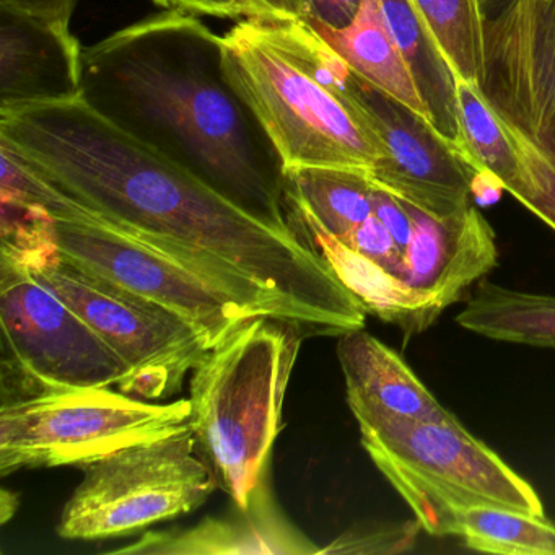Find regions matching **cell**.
Wrapping results in <instances>:
<instances>
[{"instance_id":"f546056e","label":"cell","mask_w":555,"mask_h":555,"mask_svg":"<svg viewBox=\"0 0 555 555\" xmlns=\"http://www.w3.org/2000/svg\"><path fill=\"white\" fill-rule=\"evenodd\" d=\"M0 5L69 30L77 0H0Z\"/></svg>"},{"instance_id":"484cf974","label":"cell","mask_w":555,"mask_h":555,"mask_svg":"<svg viewBox=\"0 0 555 555\" xmlns=\"http://www.w3.org/2000/svg\"><path fill=\"white\" fill-rule=\"evenodd\" d=\"M422 526L417 519L402 522H373L350 529L321 547L320 554H401L414 547Z\"/></svg>"},{"instance_id":"e0dca14e","label":"cell","mask_w":555,"mask_h":555,"mask_svg":"<svg viewBox=\"0 0 555 555\" xmlns=\"http://www.w3.org/2000/svg\"><path fill=\"white\" fill-rule=\"evenodd\" d=\"M308 24L357 76L434 125L424 96L389 34L379 0H362L356 17L347 27H327L321 22Z\"/></svg>"},{"instance_id":"7c38bea8","label":"cell","mask_w":555,"mask_h":555,"mask_svg":"<svg viewBox=\"0 0 555 555\" xmlns=\"http://www.w3.org/2000/svg\"><path fill=\"white\" fill-rule=\"evenodd\" d=\"M482 89L532 141L555 139V0H496L486 12Z\"/></svg>"},{"instance_id":"1f68e13d","label":"cell","mask_w":555,"mask_h":555,"mask_svg":"<svg viewBox=\"0 0 555 555\" xmlns=\"http://www.w3.org/2000/svg\"><path fill=\"white\" fill-rule=\"evenodd\" d=\"M249 18L266 21H294L301 18L298 0H246Z\"/></svg>"},{"instance_id":"6da1fadb","label":"cell","mask_w":555,"mask_h":555,"mask_svg":"<svg viewBox=\"0 0 555 555\" xmlns=\"http://www.w3.org/2000/svg\"><path fill=\"white\" fill-rule=\"evenodd\" d=\"M0 149L67 197L56 220L87 217L126 233L305 336L365 326L359 298L294 230L229 199L82 95L0 108Z\"/></svg>"},{"instance_id":"ac0fdd59","label":"cell","mask_w":555,"mask_h":555,"mask_svg":"<svg viewBox=\"0 0 555 555\" xmlns=\"http://www.w3.org/2000/svg\"><path fill=\"white\" fill-rule=\"evenodd\" d=\"M464 330L500 343L555 349V297L480 281L456 314Z\"/></svg>"},{"instance_id":"ffe728a7","label":"cell","mask_w":555,"mask_h":555,"mask_svg":"<svg viewBox=\"0 0 555 555\" xmlns=\"http://www.w3.org/2000/svg\"><path fill=\"white\" fill-rule=\"evenodd\" d=\"M383 17L434 119L435 128L456 142L454 76L411 0H379Z\"/></svg>"},{"instance_id":"603a6c76","label":"cell","mask_w":555,"mask_h":555,"mask_svg":"<svg viewBox=\"0 0 555 555\" xmlns=\"http://www.w3.org/2000/svg\"><path fill=\"white\" fill-rule=\"evenodd\" d=\"M451 535L487 554L555 555V525L545 516L515 509L473 506L454 516Z\"/></svg>"},{"instance_id":"d4e9b609","label":"cell","mask_w":555,"mask_h":555,"mask_svg":"<svg viewBox=\"0 0 555 555\" xmlns=\"http://www.w3.org/2000/svg\"><path fill=\"white\" fill-rule=\"evenodd\" d=\"M512 134L518 170L505 191L555 232V139L541 144L513 125Z\"/></svg>"},{"instance_id":"cb8c5ba5","label":"cell","mask_w":555,"mask_h":555,"mask_svg":"<svg viewBox=\"0 0 555 555\" xmlns=\"http://www.w3.org/2000/svg\"><path fill=\"white\" fill-rule=\"evenodd\" d=\"M0 264L35 274L63 261L57 220L47 207L0 193Z\"/></svg>"},{"instance_id":"83f0119b","label":"cell","mask_w":555,"mask_h":555,"mask_svg":"<svg viewBox=\"0 0 555 555\" xmlns=\"http://www.w3.org/2000/svg\"><path fill=\"white\" fill-rule=\"evenodd\" d=\"M372 199L373 214L382 220L383 225L391 233L392 240L404 255L405 248L411 242L412 232H414V222H412L408 203L376 184L373 188Z\"/></svg>"},{"instance_id":"44dd1931","label":"cell","mask_w":555,"mask_h":555,"mask_svg":"<svg viewBox=\"0 0 555 555\" xmlns=\"http://www.w3.org/2000/svg\"><path fill=\"white\" fill-rule=\"evenodd\" d=\"M456 144L477 171H489L503 190L518 170V152L512 125L496 112L482 86L454 77Z\"/></svg>"},{"instance_id":"7402d4cb","label":"cell","mask_w":555,"mask_h":555,"mask_svg":"<svg viewBox=\"0 0 555 555\" xmlns=\"http://www.w3.org/2000/svg\"><path fill=\"white\" fill-rule=\"evenodd\" d=\"M457 79L482 86L486 76V12L480 0H411Z\"/></svg>"},{"instance_id":"277c9868","label":"cell","mask_w":555,"mask_h":555,"mask_svg":"<svg viewBox=\"0 0 555 555\" xmlns=\"http://www.w3.org/2000/svg\"><path fill=\"white\" fill-rule=\"evenodd\" d=\"M362 444L402 496L422 531L451 535L454 516L473 506L545 516L534 487L456 417L417 421L353 409Z\"/></svg>"},{"instance_id":"ba28073f","label":"cell","mask_w":555,"mask_h":555,"mask_svg":"<svg viewBox=\"0 0 555 555\" xmlns=\"http://www.w3.org/2000/svg\"><path fill=\"white\" fill-rule=\"evenodd\" d=\"M2 402L67 389L112 388L121 357L34 275L0 264Z\"/></svg>"},{"instance_id":"8992f818","label":"cell","mask_w":555,"mask_h":555,"mask_svg":"<svg viewBox=\"0 0 555 555\" xmlns=\"http://www.w3.org/2000/svg\"><path fill=\"white\" fill-rule=\"evenodd\" d=\"M191 401L155 402L112 388L41 392L2 402L0 476L86 467L122 448L191 428Z\"/></svg>"},{"instance_id":"5bb4252c","label":"cell","mask_w":555,"mask_h":555,"mask_svg":"<svg viewBox=\"0 0 555 555\" xmlns=\"http://www.w3.org/2000/svg\"><path fill=\"white\" fill-rule=\"evenodd\" d=\"M82 51L70 30L0 5V108L82 95Z\"/></svg>"},{"instance_id":"d6a6232c","label":"cell","mask_w":555,"mask_h":555,"mask_svg":"<svg viewBox=\"0 0 555 555\" xmlns=\"http://www.w3.org/2000/svg\"><path fill=\"white\" fill-rule=\"evenodd\" d=\"M17 496H15L14 493L9 492V490H2V493H0V516H2L0 521L5 525V522L15 515V512H17Z\"/></svg>"},{"instance_id":"e575fe53","label":"cell","mask_w":555,"mask_h":555,"mask_svg":"<svg viewBox=\"0 0 555 555\" xmlns=\"http://www.w3.org/2000/svg\"><path fill=\"white\" fill-rule=\"evenodd\" d=\"M495 2H496V0H495ZM495 2H493V4H495Z\"/></svg>"},{"instance_id":"f1b7e54d","label":"cell","mask_w":555,"mask_h":555,"mask_svg":"<svg viewBox=\"0 0 555 555\" xmlns=\"http://www.w3.org/2000/svg\"><path fill=\"white\" fill-rule=\"evenodd\" d=\"M362 0H298L301 18L344 28L353 21Z\"/></svg>"},{"instance_id":"9c48e42d","label":"cell","mask_w":555,"mask_h":555,"mask_svg":"<svg viewBox=\"0 0 555 555\" xmlns=\"http://www.w3.org/2000/svg\"><path fill=\"white\" fill-rule=\"evenodd\" d=\"M35 279L79 313L121 357L129 373L119 391L167 399L209 352L206 337L173 311L61 261Z\"/></svg>"},{"instance_id":"7a4b0ae2","label":"cell","mask_w":555,"mask_h":555,"mask_svg":"<svg viewBox=\"0 0 555 555\" xmlns=\"http://www.w3.org/2000/svg\"><path fill=\"white\" fill-rule=\"evenodd\" d=\"M82 96L109 121L282 229L284 165L190 12L152 15L82 51Z\"/></svg>"},{"instance_id":"8fae6325","label":"cell","mask_w":555,"mask_h":555,"mask_svg":"<svg viewBox=\"0 0 555 555\" xmlns=\"http://www.w3.org/2000/svg\"><path fill=\"white\" fill-rule=\"evenodd\" d=\"M337 99L378 152L370 173L376 186L438 219L457 216L470 206L479 171L453 139L356 73Z\"/></svg>"},{"instance_id":"9a60e30c","label":"cell","mask_w":555,"mask_h":555,"mask_svg":"<svg viewBox=\"0 0 555 555\" xmlns=\"http://www.w3.org/2000/svg\"><path fill=\"white\" fill-rule=\"evenodd\" d=\"M320 552L321 547L282 515L268 490L248 509H238L236 515L206 518L190 528L147 531L112 554L311 555Z\"/></svg>"},{"instance_id":"836d02e7","label":"cell","mask_w":555,"mask_h":555,"mask_svg":"<svg viewBox=\"0 0 555 555\" xmlns=\"http://www.w3.org/2000/svg\"><path fill=\"white\" fill-rule=\"evenodd\" d=\"M493 2H495V0H480V4H482L483 12L489 11V9L492 8Z\"/></svg>"},{"instance_id":"4316f807","label":"cell","mask_w":555,"mask_h":555,"mask_svg":"<svg viewBox=\"0 0 555 555\" xmlns=\"http://www.w3.org/2000/svg\"><path fill=\"white\" fill-rule=\"evenodd\" d=\"M339 240L346 243L349 248H352L353 251L360 253L370 261L378 264L379 268L385 269L389 275L398 281L402 269L401 249L398 248L391 233L386 230V227L383 225L382 220L375 214L369 217L365 222L357 225L349 235Z\"/></svg>"},{"instance_id":"30bf717a","label":"cell","mask_w":555,"mask_h":555,"mask_svg":"<svg viewBox=\"0 0 555 555\" xmlns=\"http://www.w3.org/2000/svg\"><path fill=\"white\" fill-rule=\"evenodd\" d=\"M57 236L64 262L173 311L210 349L251 318L266 317L203 272L96 220H57Z\"/></svg>"},{"instance_id":"5b68a950","label":"cell","mask_w":555,"mask_h":555,"mask_svg":"<svg viewBox=\"0 0 555 555\" xmlns=\"http://www.w3.org/2000/svg\"><path fill=\"white\" fill-rule=\"evenodd\" d=\"M223 69L284 165L372 173L375 145L346 105L279 53L246 18L222 37Z\"/></svg>"},{"instance_id":"3957f363","label":"cell","mask_w":555,"mask_h":555,"mask_svg":"<svg viewBox=\"0 0 555 555\" xmlns=\"http://www.w3.org/2000/svg\"><path fill=\"white\" fill-rule=\"evenodd\" d=\"M305 333L256 317L203 357L191 375V430L219 489L238 509L271 490L269 466Z\"/></svg>"},{"instance_id":"4dcf8cb0","label":"cell","mask_w":555,"mask_h":555,"mask_svg":"<svg viewBox=\"0 0 555 555\" xmlns=\"http://www.w3.org/2000/svg\"><path fill=\"white\" fill-rule=\"evenodd\" d=\"M154 2L167 11L178 9L190 14L217 18H249L246 0H154Z\"/></svg>"},{"instance_id":"d6986e66","label":"cell","mask_w":555,"mask_h":555,"mask_svg":"<svg viewBox=\"0 0 555 555\" xmlns=\"http://www.w3.org/2000/svg\"><path fill=\"white\" fill-rule=\"evenodd\" d=\"M369 175L340 168H295L285 171V206L300 210L336 238L349 235L373 216Z\"/></svg>"},{"instance_id":"2e32d148","label":"cell","mask_w":555,"mask_h":555,"mask_svg":"<svg viewBox=\"0 0 555 555\" xmlns=\"http://www.w3.org/2000/svg\"><path fill=\"white\" fill-rule=\"evenodd\" d=\"M337 357L347 404L417 421H450L448 409L428 391L401 356L363 330L339 336Z\"/></svg>"},{"instance_id":"52a82bcc","label":"cell","mask_w":555,"mask_h":555,"mask_svg":"<svg viewBox=\"0 0 555 555\" xmlns=\"http://www.w3.org/2000/svg\"><path fill=\"white\" fill-rule=\"evenodd\" d=\"M82 469L57 525V534L69 541L145 531L199 508L219 489L191 428L122 448Z\"/></svg>"},{"instance_id":"4fadbf2b","label":"cell","mask_w":555,"mask_h":555,"mask_svg":"<svg viewBox=\"0 0 555 555\" xmlns=\"http://www.w3.org/2000/svg\"><path fill=\"white\" fill-rule=\"evenodd\" d=\"M408 206L414 232L398 281L411 305L412 336H417L495 268L499 249L492 227L473 204L447 219Z\"/></svg>"}]
</instances>
